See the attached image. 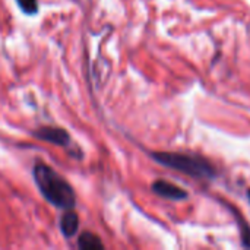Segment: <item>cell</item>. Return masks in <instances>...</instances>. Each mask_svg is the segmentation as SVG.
Instances as JSON below:
<instances>
[{
	"label": "cell",
	"mask_w": 250,
	"mask_h": 250,
	"mask_svg": "<svg viewBox=\"0 0 250 250\" xmlns=\"http://www.w3.org/2000/svg\"><path fill=\"white\" fill-rule=\"evenodd\" d=\"M32 177L38 190L48 204L64 211L75 208L76 195L73 192V188L50 166L37 163L32 168Z\"/></svg>",
	"instance_id": "obj_1"
},
{
	"label": "cell",
	"mask_w": 250,
	"mask_h": 250,
	"mask_svg": "<svg viewBox=\"0 0 250 250\" xmlns=\"http://www.w3.org/2000/svg\"><path fill=\"white\" fill-rule=\"evenodd\" d=\"M151 157L158 164L195 179H214L217 176L215 167L207 158L199 155L182 152H152Z\"/></svg>",
	"instance_id": "obj_2"
},
{
	"label": "cell",
	"mask_w": 250,
	"mask_h": 250,
	"mask_svg": "<svg viewBox=\"0 0 250 250\" xmlns=\"http://www.w3.org/2000/svg\"><path fill=\"white\" fill-rule=\"evenodd\" d=\"M34 136L44 142H48V144H53L57 146H63V148H67L72 142L69 133L64 129L56 127V126H42L34 132Z\"/></svg>",
	"instance_id": "obj_3"
},
{
	"label": "cell",
	"mask_w": 250,
	"mask_h": 250,
	"mask_svg": "<svg viewBox=\"0 0 250 250\" xmlns=\"http://www.w3.org/2000/svg\"><path fill=\"white\" fill-rule=\"evenodd\" d=\"M152 192L164 199H168V201H185L189 198L188 192L170 182H166V180H155L151 186Z\"/></svg>",
	"instance_id": "obj_4"
},
{
	"label": "cell",
	"mask_w": 250,
	"mask_h": 250,
	"mask_svg": "<svg viewBox=\"0 0 250 250\" xmlns=\"http://www.w3.org/2000/svg\"><path fill=\"white\" fill-rule=\"evenodd\" d=\"M59 227H60L62 234L66 239H72L79 230V217H78V214L73 209H66V212L60 217Z\"/></svg>",
	"instance_id": "obj_5"
},
{
	"label": "cell",
	"mask_w": 250,
	"mask_h": 250,
	"mask_svg": "<svg viewBox=\"0 0 250 250\" xmlns=\"http://www.w3.org/2000/svg\"><path fill=\"white\" fill-rule=\"evenodd\" d=\"M78 248L79 249H104V245L97 234L91 231H83L78 239Z\"/></svg>",
	"instance_id": "obj_6"
},
{
	"label": "cell",
	"mask_w": 250,
	"mask_h": 250,
	"mask_svg": "<svg viewBox=\"0 0 250 250\" xmlns=\"http://www.w3.org/2000/svg\"><path fill=\"white\" fill-rule=\"evenodd\" d=\"M16 3L25 15L32 16L38 12V0H16Z\"/></svg>",
	"instance_id": "obj_7"
},
{
	"label": "cell",
	"mask_w": 250,
	"mask_h": 250,
	"mask_svg": "<svg viewBox=\"0 0 250 250\" xmlns=\"http://www.w3.org/2000/svg\"><path fill=\"white\" fill-rule=\"evenodd\" d=\"M237 217V221H239V227H240V239H242V245L245 246V248H249L250 249V227L242 220V218H239V215H236Z\"/></svg>",
	"instance_id": "obj_8"
},
{
	"label": "cell",
	"mask_w": 250,
	"mask_h": 250,
	"mask_svg": "<svg viewBox=\"0 0 250 250\" xmlns=\"http://www.w3.org/2000/svg\"><path fill=\"white\" fill-rule=\"evenodd\" d=\"M248 195H249V199H250V190H249V193H248Z\"/></svg>",
	"instance_id": "obj_9"
}]
</instances>
